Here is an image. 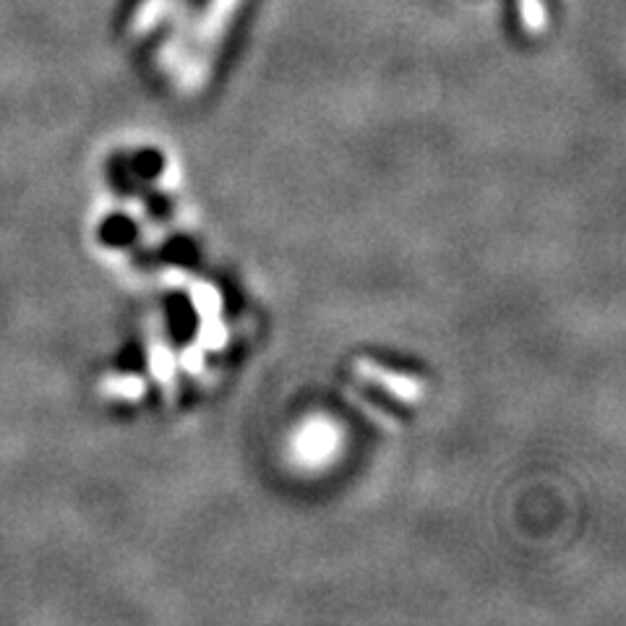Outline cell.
Instances as JSON below:
<instances>
[{
    "instance_id": "cell-1",
    "label": "cell",
    "mask_w": 626,
    "mask_h": 626,
    "mask_svg": "<svg viewBox=\"0 0 626 626\" xmlns=\"http://www.w3.org/2000/svg\"><path fill=\"white\" fill-rule=\"evenodd\" d=\"M358 371H361L369 381H373V384L384 387L387 392L397 394L404 402H418V400H421V394H423L421 381L404 376V373L387 371L384 365H376V363H371V361H358Z\"/></svg>"
}]
</instances>
